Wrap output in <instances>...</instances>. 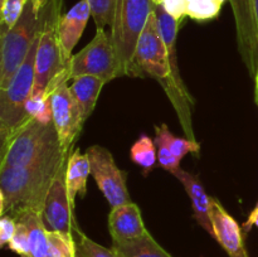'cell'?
I'll return each instance as SVG.
<instances>
[{
    "label": "cell",
    "mask_w": 258,
    "mask_h": 257,
    "mask_svg": "<svg viewBox=\"0 0 258 257\" xmlns=\"http://www.w3.org/2000/svg\"><path fill=\"white\" fill-rule=\"evenodd\" d=\"M154 12L156 15V22H158V29L165 43L166 50H168V59L169 66H170L171 76H173L174 85H175L176 91L180 95V97L190 105L193 102L190 93L186 90L184 81L181 78L180 72L178 67V57H176V37H178V20L174 19L166 10L164 9L163 5H154Z\"/></svg>",
    "instance_id": "5bb4252c"
},
{
    "label": "cell",
    "mask_w": 258,
    "mask_h": 257,
    "mask_svg": "<svg viewBox=\"0 0 258 257\" xmlns=\"http://www.w3.org/2000/svg\"><path fill=\"white\" fill-rule=\"evenodd\" d=\"M17 222H22L27 226L30 242V257H47L48 228L43 221V213L35 211H25L13 216Z\"/></svg>",
    "instance_id": "d6986e66"
},
{
    "label": "cell",
    "mask_w": 258,
    "mask_h": 257,
    "mask_svg": "<svg viewBox=\"0 0 258 257\" xmlns=\"http://www.w3.org/2000/svg\"><path fill=\"white\" fill-rule=\"evenodd\" d=\"M27 113L34 120L42 123L53 122L52 108H50L49 96L44 91H33L25 103Z\"/></svg>",
    "instance_id": "603a6c76"
},
{
    "label": "cell",
    "mask_w": 258,
    "mask_h": 257,
    "mask_svg": "<svg viewBox=\"0 0 258 257\" xmlns=\"http://www.w3.org/2000/svg\"><path fill=\"white\" fill-rule=\"evenodd\" d=\"M43 27V13L34 12L32 2H28L22 17L15 25L2 33L0 48V90H5L27 58L35 38Z\"/></svg>",
    "instance_id": "8992f818"
},
{
    "label": "cell",
    "mask_w": 258,
    "mask_h": 257,
    "mask_svg": "<svg viewBox=\"0 0 258 257\" xmlns=\"http://www.w3.org/2000/svg\"><path fill=\"white\" fill-rule=\"evenodd\" d=\"M226 0H185L186 17L194 20H211L219 15Z\"/></svg>",
    "instance_id": "cb8c5ba5"
},
{
    "label": "cell",
    "mask_w": 258,
    "mask_h": 257,
    "mask_svg": "<svg viewBox=\"0 0 258 257\" xmlns=\"http://www.w3.org/2000/svg\"><path fill=\"white\" fill-rule=\"evenodd\" d=\"M173 175L183 184L186 194L189 196L191 207H193L194 218L213 237V227L211 222L212 198L207 194L203 184L196 175L180 168L174 171Z\"/></svg>",
    "instance_id": "2e32d148"
},
{
    "label": "cell",
    "mask_w": 258,
    "mask_h": 257,
    "mask_svg": "<svg viewBox=\"0 0 258 257\" xmlns=\"http://www.w3.org/2000/svg\"><path fill=\"white\" fill-rule=\"evenodd\" d=\"M91 9L87 0H80L76 3L64 15H62L59 22V42L62 47L64 60L71 66L72 50L77 45L78 40L82 37L83 30L90 19Z\"/></svg>",
    "instance_id": "9a60e30c"
},
{
    "label": "cell",
    "mask_w": 258,
    "mask_h": 257,
    "mask_svg": "<svg viewBox=\"0 0 258 257\" xmlns=\"http://www.w3.org/2000/svg\"><path fill=\"white\" fill-rule=\"evenodd\" d=\"M63 153L54 123L28 121L2 143L0 169L23 168Z\"/></svg>",
    "instance_id": "3957f363"
},
{
    "label": "cell",
    "mask_w": 258,
    "mask_h": 257,
    "mask_svg": "<svg viewBox=\"0 0 258 257\" xmlns=\"http://www.w3.org/2000/svg\"><path fill=\"white\" fill-rule=\"evenodd\" d=\"M91 174V165L87 154L81 153L80 149H75L68 155L66 166V183H67L68 196L75 208L76 197L80 194L81 198L87 191V179Z\"/></svg>",
    "instance_id": "e0dca14e"
},
{
    "label": "cell",
    "mask_w": 258,
    "mask_h": 257,
    "mask_svg": "<svg viewBox=\"0 0 258 257\" xmlns=\"http://www.w3.org/2000/svg\"><path fill=\"white\" fill-rule=\"evenodd\" d=\"M96 29L111 27L115 14L116 0H87Z\"/></svg>",
    "instance_id": "4316f807"
},
{
    "label": "cell",
    "mask_w": 258,
    "mask_h": 257,
    "mask_svg": "<svg viewBox=\"0 0 258 257\" xmlns=\"http://www.w3.org/2000/svg\"><path fill=\"white\" fill-rule=\"evenodd\" d=\"M251 3H252V10H253V17H254V22H256L257 34H258V0H251Z\"/></svg>",
    "instance_id": "e575fe53"
},
{
    "label": "cell",
    "mask_w": 258,
    "mask_h": 257,
    "mask_svg": "<svg viewBox=\"0 0 258 257\" xmlns=\"http://www.w3.org/2000/svg\"><path fill=\"white\" fill-rule=\"evenodd\" d=\"M40 35V33H39ZM39 35L30 47L27 58L18 70L10 85L0 90V138L4 143L8 138L17 133L22 126L32 120L25 110V103L34 87L35 54H37Z\"/></svg>",
    "instance_id": "5b68a950"
},
{
    "label": "cell",
    "mask_w": 258,
    "mask_h": 257,
    "mask_svg": "<svg viewBox=\"0 0 258 257\" xmlns=\"http://www.w3.org/2000/svg\"><path fill=\"white\" fill-rule=\"evenodd\" d=\"M50 108L54 127L59 139L60 149L70 155L73 144L77 140L83 127L82 113L71 92L68 81L53 88L49 93Z\"/></svg>",
    "instance_id": "9c48e42d"
},
{
    "label": "cell",
    "mask_w": 258,
    "mask_h": 257,
    "mask_svg": "<svg viewBox=\"0 0 258 257\" xmlns=\"http://www.w3.org/2000/svg\"><path fill=\"white\" fill-rule=\"evenodd\" d=\"M66 166L55 176L48 191L43 208V218L47 222L48 231H54L67 237H73L76 223L73 218V207L66 183Z\"/></svg>",
    "instance_id": "30bf717a"
},
{
    "label": "cell",
    "mask_w": 258,
    "mask_h": 257,
    "mask_svg": "<svg viewBox=\"0 0 258 257\" xmlns=\"http://www.w3.org/2000/svg\"><path fill=\"white\" fill-rule=\"evenodd\" d=\"M154 141H155L156 149H158L159 164H160L161 168H164L166 171L173 174L174 171L180 168V160L174 156V154L171 153L169 146L166 145V143L163 139L155 135V140Z\"/></svg>",
    "instance_id": "f546056e"
},
{
    "label": "cell",
    "mask_w": 258,
    "mask_h": 257,
    "mask_svg": "<svg viewBox=\"0 0 258 257\" xmlns=\"http://www.w3.org/2000/svg\"><path fill=\"white\" fill-rule=\"evenodd\" d=\"M33 4V8H34V12L37 13V14H39L40 10L43 9V7L45 5V3H47V0H30Z\"/></svg>",
    "instance_id": "836d02e7"
},
{
    "label": "cell",
    "mask_w": 258,
    "mask_h": 257,
    "mask_svg": "<svg viewBox=\"0 0 258 257\" xmlns=\"http://www.w3.org/2000/svg\"><path fill=\"white\" fill-rule=\"evenodd\" d=\"M252 226L258 227V203L256 204V207L252 209L251 213H249L248 219L244 222V224H243L244 232H248L249 229L252 228Z\"/></svg>",
    "instance_id": "d6a6232c"
},
{
    "label": "cell",
    "mask_w": 258,
    "mask_h": 257,
    "mask_svg": "<svg viewBox=\"0 0 258 257\" xmlns=\"http://www.w3.org/2000/svg\"><path fill=\"white\" fill-rule=\"evenodd\" d=\"M153 10L151 0H116L110 34L117 57L120 77H138L134 65L136 43Z\"/></svg>",
    "instance_id": "277c9868"
},
{
    "label": "cell",
    "mask_w": 258,
    "mask_h": 257,
    "mask_svg": "<svg viewBox=\"0 0 258 257\" xmlns=\"http://www.w3.org/2000/svg\"><path fill=\"white\" fill-rule=\"evenodd\" d=\"M78 76H95L106 83L120 77L115 47L105 28L96 29L93 39L72 55L71 78Z\"/></svg>",
    "instance_id": "52a82bcc"
},
{
    "label": "cell",
    "mask_w": 258,
    "mask_h": 257,
    "mask_svg": "<svg viewBox=\"0 0 258 257\" xmlns=\"http://www.w3.org/2000/svg\"><path fill=\"white\" fill-rule=\"evenodd\" d=\"M63 0H47L43 7V27L35 54V77L33 91L48 93L71 80V66L63 57L59 42V22Z\"/></svg>",
    "instance_id": "7a4b0ae2"
},
{
    "label": "cell",
    "mask_w": 258,
    "mask_h": 257,
    "mask_svg": "<svg viewBox=\"0 0 258 257\" xmlns=\"http://www.w3.org/2000/svg\"><path fill=\"white\" fill-rule=\"evenodd\" d=\"M130 156L131 160L144 170H153L158 160V149L155 141L146 134H141L140 138L131 146Z\"/></svg>",
    "instance_id": "44dd1931"
},
{
    "label": "cell",
    "mask_w": 258,
    "mask_h": 257,
    "mask_svg": "<svg viewBox=\"0 0 258 257\" xmlns=\"http://www.w3.org/2000/svg\"><path fill=\"white\" fill-rule=\"evenodd\" d=\"M211 222L213 227V238L223 247L229 257H248L242 228L216 198H212Z\"/></svg>",
    "instance_id": "7c38bea8"
},
{
    "label": "cell",
    "mask_w": 258,
    "mask_h": 257,
    "mask_svg": "<svg viewBox=\"0 0 258 257\" xmlns=\"http://www.w3.org/2000/svg\"><path fill=\"white\" fill-rule=\"evenodd\" d=\"M120 257H173L165 251L150 233L133 241L112 243Z\"/></svg>",
    "instance_id": "ffe728a7"
},
{
    "label": "cell",
    "mask_w": 258,
    "mask_h": 257,
    "mask_svg": "<svg viewBox=\"0 0 258 257\" xmlns=\"http://www.w3.org/2000/svg\"><path fill=\"white\" fill-rule=\"evenodd\" d=\"M67 159V154L59 153L29 166L0 169V214L43 213L48 191Z\"/></svg>",
    "instance_id": "6da1fadb"
},
{
    "label": "cell",
    "mask_w": 258,
    "mask_h": 257,
    "mask_svg": "<svg viewBox=\"0 0 258 257\" xmlns=\"http://www.w3.org/2000/svg\"><path fill=\"white\" fill-rule=\"evenodd\" d=\"M72 80V83L70 86L71 92L80 107L83 121L86 122V120L92 115L98 96L106 82L95 76H78Z\"/></svg>",
    "instance_id": "ac0fdd59"
},
{
    "label": "cell",
    "mask_w": 258,
    "mask_h": 257,
    "mask_svg": "<svg viewBox=\"0 0 258 257\" xmlns=\"http://www.w3.org/2000/svg\"><path fill=\"white\" fill-rule=\"evenodd\" d=\"M155 135L163 139L169 146L171 153L176 159L181 161V159L189 153H199L201 151V144L193 139L178 138L169 130L166 123H161L160 126H155Z\"/></svg>",
    "instance_id": "7402d4cb"
},
{
    "label": "cell",
    "mask_w": 258,
    "mask_h": 257,
    "mask_svg": "<svg viewBox=\"0 0 258 257\" xmlns=\"http://www.w3.org/2000/svg\"><path fill=\"white\" fill-rule=\"evenodd\" d=\"M8 246H9V249L19 254L20 257H30L29 233L24 223L17 222V231Z\"/></svg>",
    "instance_id": "f1b7e54d"
},
{
    "label": "cell",
    "mask_w": 258,
    "mask_h": 257,
    "mask_svg": "<svg viewBox=\"0 0 258 257\" xmlns=\"http://www.w3.org/2000/svg\"><path fill=\"white\" fill-rule=\"evenodd\" d=\"M254 82H256V102L258 105V72H257L256 77H254Z\"/></svg>",
    "instance_id": "d590c367"
},
{
    "label": "cell",
    "mask_w": 258,
    "mask_h": 257,
    "mask_svg": "<svg viewBox=\"0 0 258 257\" xmlns=\"http://www.w3.org/2000/svg\"><path fill=\"white\" fill-rule=\"evenodd\" d=\"M48 242L47 257H77V243L73 237L48 231Z\"/></svg>",
    "instance_id": "d4e9b609"
},
{
    "label": "cell",
    "mask_w": 258,
    "mask_h": 257,
    "mask_svg": "<svg viewBox=\"0 0 258 257\" xmlns=\"http://www.w3.org/2000/svg\"><path fill=\"white\" fill-rule=\"evenodd\" d=\"M108 231L112 243L133 241L149 233L140 208L134 202L111 208L108 213Z\"/></svg>",
    "instance_id": "4fadbf2b"
},
{
    "label": "cell",
    "mask_w": 258,
    "mask_h": 257,
    "mask_svg": "<svg viewBox=\"0 0 258 257\" xmlns=\"http://www.w3.org/2000/svg\"><path fill=\"white\" fill-rule=\"evenodd\" d=\"M17 231V221L10 214H4L0 218V247L9 244Z\"/></svg>",
    "instance_id": "4dcf8cb0"
},
{
    "label": "cell",
    "mask_w": 258,
    "mask_h": 257,
    "mask_svg": "<svg viewBox=\"0 0 258 257\" xmlns=\"http://www.w3.org/2000/svg\"><path fill=\"white\" fill-rule=\"evenodd\" d=\"M75 232L78 234L77 243V257H120L117 252L111 247L101 246L100 243L91 239L83 232L80 231L77 226H75Z\"/></svg>",
    "instance_id": "484cf974"
},
{
    "label": "cell",
    "mask_w": 258,
    "mask_h": 257,
    "mask_svg": "<svg viewBox=\"0 0 258 257\" xmlns=\"http://www.w3.org/2000/svg\"><path fill=\"white\" fill-rule=\"evenodd\" d=\"M4 2H5V0H0V4H3Z\"/></svg>",
    "instance_id": "74e56055"
},
{
    "label": "cell",
    "mask_w": 258,
    "mask_h": 257,
    "mask_svg": "<svg viewBox=\"0 0 258 257\" xmlns=\"http://www.w3.org/2000/svg\"><path fill=\"white\" fill-rule=\"evenodd\" d=\"M29 0H5L2 4V33L13 28L19 20Z\"/></svg>",
    "instance_id": "83f0119b"
},
{
    "label": "cell",
    "mask_w": 258,
    "mask_h": 257,
    "mask_svg": "<svg viewBox=\"0 0 258 257\" xmlns=\"http://www.w3.org/2000/svg\"><path fill=\"white\" fill-rule=\"evenodd\" d=\"M151 2H153L154 5H160L163 3V0H151Z\"/></svg>",
    "instance_id": "8d00e7d4"
},
{
    "label": "cell",
    "mask_w": 258,
    "mask_h": 257,
    "mask_svg": "<svg viewBox=\"0 0 258 257\" xmlns=\"http://www.w3.org/2000/svg\"><path fill=\"white\" fill-rule=\"evenodd\" d=\"M86 154L90 160L91 175L111 208L130 203L126 173L116 165L111 151L105 146L92 145L87 149Z\"/></svg>",
    "instance_id": "ba28073f"
},
{
    "label": "cell",
    "mask_w": 258,
    "mask_h": 257,
    "mask_svg": "<svg viewBox=\"0 0 258 257\" xmlns=\"http://www.w3.org/2000/svg\"><path fill=\"white\" fill-rule=\"evenodd\" d=\"M234 14L239 53L249 75L258 72V34L251 0H229Z\"/></svg>",
    "instance_id": "8fae6325"
},
{
    "label": "cell",
    "mask_w": 258,
    "mask_h": 257,
    "mask_svg": "<svg viewBox=\"0 0 258 257\" xmlns=\"http://www.w3.org/2000/svg\"><path fill=\"white\" fill-rule=\"evenodd\" d=\"M161 5L166 10V13H169L178 22L186 17L185 0H163Z\"/></svg>",
    "instance_id": "1f68e13d"
}]
</instances>
